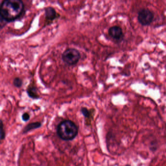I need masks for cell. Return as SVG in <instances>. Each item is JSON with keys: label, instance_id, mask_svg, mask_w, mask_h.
I'll return each mask as SVG.
<instances>
[{"label": "cell", "instance_id": "6da1fadb", "mask_svg": "<svg viewBox=\"0 0 166 166\" xmlns=\"http://www.w3.org/2000/svg\"><path fill=\"white\" fill-rule=\"evenodd\" d=\"M24 10V3L21 0H5L1 3L0 15L4 22H11L21 15Z\"/></svg>", "mask_w": 166, "mask_h": 166}, {"label": "cell", "instance_id": "7a4b0ae2", "mask_svg": "<svg viewBox=\"0 0 166 166\" xmlns=\"http://www.w3.org/2000/svg\"><path fill=\"white\" fill-rule=\"evenodd\" d=\"M78 134V127L71 120L61 121L57 126V135L63 140L70 141L74 139Z\"/></svg>", "mask_w": 166, "mask_h": 166}, {"label": "cell", "instance_id": "3957f363", "mask_svg": "<svg viewBox=\"0 0 166 166\" xmlns=\"http://www.w3.org/2000/svg\"><path fill=\"white\" fill-rule=\"evenodd\" d=\"M79 52L75 48H69L65 50L61 55V59L68 65H73L78 64L81 59Z\"/></svg>", "mask_w": 166, "mask_h": 166}, {"label": "cell", "instance_id": "277c9868", "mask_svg": "<svg viewBox=\"0 0 166 166\" xmlns=\"http://www.w3.org/2000/svg\"><path fill=\"white\" fill-rule=\"evenodd\" d=\"M154 18L153 13L148 9H142L138 12V21L144 26L151 25L153 21Z\"/></svg>", "mask_w": 166, "mask_h": 166}, {"label": "cell", "instance_id": "5b68a950", "mask_svg": "<svg viewBox=\"0 0 166 166\" xmlns=\"http://www.w3.org/2000/svg\"><path fill=\"white\" fill-rule=\"evenodd\" d=\"M108 33L111 37L117 40H120L123 37L122 30L118 26L111 27L108 30Z\"/></svg>", "mask_w": 166, "mask_h": 166}, {"label": "cell", "instance_id": "8992f818", "mask_svg": "<svg viewBox=\"0 0 166 166\" xmlns=\"http://www.w3.org/2000/svg\"><path fill=\"white\" fill-rule=\"evenodd\" d=\"M45 11V20L50 23L56 19L57 17V14L56 10L53 7L48 6L44 9Z\"/></svg>", "mask_w": 166, "mask_h": 166}, {"label": "cell", "instance_id": "52a82bcc", "mask_svg": "<svg viewBox=\"0 0 166 166\" xmlns=\"http://www.w3.org/2000/svg\"><path fill=\"white\" fill-rule=\"evenodd\" d=\"M27 94L30 98L33 99H38L39 98V95L37 93V90L36 87L34 86H29L27 88Z\"/></svg>", "mask_w": 166, "mask_h": 166}, {"label": "cell", "instance_id": "ba28073f", "mask_svg": "<svg viewBox=\"0 0 166 166\" xmlns=\"http://www.w3.org/2000/svg\"><path fill=\"white\" fill-rule=\"evenodd\" d=\"M41 126H42V124L39 122L30 123L25 126V128L23 129V134H26L27 132H29L31 130L38 129V128L40 127Z\"/></svg>", "mask_w": 166, "mask_h": 166}, {"label": "cell", "instance_id": "9c48e42d", "mask_svg": "<svg viewBox=\"0 0 166 166\" xmlns=\"http://www.w3.org/2000/svg\"><path fill=\"white\" fill-rule=\"evenodd\" d=\"M23 83L22 79L18 77L15 78L13 81V84L15 87H17V88H20L22 87Z\"/></svg>", "mask_w": 166, "mask_h": 166}, {"label": "cell", "instance_id": "30bf717a", "mask_svg": "<svg viewBox=\"0 0 166 166\" xmlns=\"http://www.w3.org/2000/svg\"><path fill=\"white\" fill-rule=\"evenodd\" d=\"M81 112L82 115H83V116L85 118L90 117V115H91L90 112H89V111L88 110V109L85 108V107H82V108H81Z\"/></svg>", "mask_w": 166, "mask_h": 166}, {"label": "cell", "instance_id": "8fae6325", "mask_svg": "<svg viewBox=\"0 0 166 166\" xmlns=\"http://www.w3.org/2000/svg\"><path fill=\"white\" fill-rule=\"evenodd\" d=\"M5 130L3 129V122L2 120L1 121V140H3L5 139Z\"/></svg>", "mask_w": 166, "mask_h": 166}, {"label": "cell", "instance_id": "7c38bea8", "mask_svg": "<svg viewBox=\"0 0 166 166\" xmlns=\"http://www.w3.org/2000/svg\"><path fill=\"white\" fill-rule=\"evenodd\" d=\"M30 119V115L27 113H25L22 115V120L24 121H27Z\"/></svg>", "mask_w": 166, "mask_h": 166}]
</instances>
